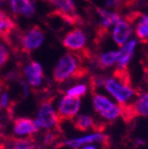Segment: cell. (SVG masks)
<instances>
[{
    "label": "cell",
    "instance_id": "cell-1",
    "mask_svg": "<svg viewBox=\"0 0 148 149\" xmlns=\"http://www.w3.org/2000/svg\"><path fill=\"white\" fill-rule=\"evenodd\" d=\"M103 87L110 97L122 108L132 104L136 97V91L131 85L125 70H117L113 76L107 77Z\"/></svg>",
    "mask_w": 148,
    "mask_h": 149
},
{
    "label": "cell",
    "instance_id": "cell-2",
    "mask_svg": "<svg viewBox=\"0 0 148 149\" xmlns=\"http://www.w3.org/2000/svg\"><path fill=\"white\" fill-rule=\"evenodd\" d=\"M82 65L79 55L72 52L63 54L53 68V79L56 83H63L81 74Z\"/></svg>",
    "mask_w": 148,
    "mask_h": 149
},
{
    "label": "cell",
    "instance_id": "cell-3",
    "mask_svg": "<svg viewBox=\"0 0 148 149\" xmlns=\"http://www.w3.org/2000/svg\"><path fill=\"white\" fill-rule=\"evenodd\" d=\"M92 106L96 114L107 122H113L123 114V108L104 93H93Z\"/></svg>",
    "mask_w": 148,
    "mask_h": 149
},
{
    "label": "cell",
    "instance_id": "cell-4",
    "mask_svg": "<svg viewBox=\"0 0 148 149\" xmlns=\"http://www.w3.org/2000/svg\"><path fill=\"white\" fill-rule=\"evenodd\" d=\"M34 121L39 130L42 128L48 132L57 127L60 119L58 117L56 108L53 106L51 100H44L39 105Z\"/></svg>",
    "mask_w": 148,
    "mask_h": 149
},
{
    "label": "cell",
    "instance_id": "cell-5",
    "mask_svg": "<svg viewBox=\"0 0 148 149\" xmlns=\"http://www.w3.org/2000/svg\"><path fill=\"white\" fill-rule=\"evenodd\" d=\"M44 40L45 32L42 28L37 25L31 26L20 35L21 49L26 53H30L42 46Z\"/></svg>",
    "mask_w": 148,
    "mask_h": 149
},
{
    "label": "cell",
    "instance_id": "cell-6",
    "mask_svg": "<svg viewBox=\"0 0 148 149\" xmlns=\"http://www.w3.org/2000/svg\"><path fill=\"white\" fill-rule=\"evenodd\" d=\"M81 100L68 96L66 94L59 100L56 107L57 115L60 120H73L80 113L81 110Z\"/></svg>",
    "mask_w": 148,
    "mask_h": 149
},
{
    "label": "cell",
    "instance_id": "cell-7",
    "mask_svg": "<svg viewBox=\"0 0 148 149\" xmlns=\"http://www.w3.org/2000/svg\"><path fill=\"white\" fill-rule=\"evenodd\" d=\"M87 34L80 27H75L68 30L62 37V45L72 53L82 52L87 46Z\"/></svg>",
    "mask_w": 148,
    "mask_h": 149
},
{
    "label": "cell",
    "instance_id": "cell-8",
    "mask_svg": "<svg viewBox=\"0 0 148 149\" xmlns=\"http://www.w3.org/2000/svg\"><path fill=\"white\" fill-rule=\"evenodd\" d=\"M107 141V136L102 132H95V133L86 134L79 137L70 138L64 140L63 145L65 147H68L71 149H80L86 145H96L104 143Z\"/></svg>",
    "mask_w": 148,
    "mask_h": 149
},
{
    "label": "cell",
    "instance_id": "cell-9",
    "mask_svg": "<svg viewBox=\"0 0 148 149\" xmlns=\"http://www.w3.org/2000/svg\"><path fill=\"white\" fill-rule=\"evenodd\" d=\"M134 32L132 22L128 19H122L121 18L115 25L112 27L111 30V36L113 42L117 46L121 47L126 42L131 40L132 34Z\"/></svg>",
    "mask_w": 148,
    "mask_h": 149
},
{
    "label": "cell",
    "instance_id": "cell-10",
    "mask_svg": "<svg viewBox=\"0 0 148 149\" xmlns=\"http://www.w3.org/2000/svg\"><path fill=\"white\" fill-rule=\"evenodd\" d=\"M23 74L27 84L32 88H39L44 83V68L37 61L31 60L30 62L25 64Z\"/></svg>",
    "mask_w": 148,
    "mask_h": 149
},
{
    "label": "cell",
    "instance_id": "cell-11",
    "mask_svg": "<svg viewBox=\"0 0 148 149\" xmlns=\"http://www.w3.org/2000/svg\"><path fill=\"white\" fill-rule=\"evenodd\" d=\"M55 8L56 14L60 15L65 21L76 23L78 20L77 5L74 0H46Z\"/></svg>",
    "mask_w": 148,
    "mask_h": 149
},
{
    "label": "cell",
    "instance_id": "cell-12",
    "mask_svg": "<svg viewBox=\"0 0 148 149\" xmlns=\"http://www.w3.org/2000/svg\"><path fill=\"white\" fill-rule=\"evenodd\" d=\"M137 45H138V40L137 38H131L128 42H126L123 46L120 47V49L117 51V59H116L117 70H126L127 65L130 64L133 56H134Z\"/></svg>",
    "mask_w": 148,
    "mask_h": 149
},
{
    "label": "cell",
    "instance_id": "cell-13",
    "mask_svg": "<svg viewBox=\"0 0 148 149\" xmlns=\"http://www.w3.org/2000/svg\"><path fill=\"white\" fill-rule=\"evenodd\" d=\"M14 133L18 137H31L39 130L35 121L26 117H19L14 121Z\"/></svg>",
    "mask_w": 148,
    "mask_h": 149
},
{
    "label": "cell",
    "instance_id": "cell-14",
    "mask_svg": "<svg viewBox=\"0 0 148 149\" xmlns=\"http://www.w3.org/2000/svg\"><path fill=\"white\" fill-rule=\"evenodd\" d=\"M10 10L15 16L31 17L35 12V5L32 0H7Z\"/></svg>",
    "mask_w": 148,
    "mask_h": 149
},
{
    "label": "cell",
    "instance_id": "cell-15",
    "mask_svg": "<svg viewBox=\"0 0 148 149\" xmlns=\"http://www.w3.org/2000/svg\"><path fill=\"white\" fill-rule=\"evenodd\" d=\"M95 10L100 17V26L103 30H108L109 28H112L121 19L120 14L116 10H111L100 6L95 7Z\"/></svg>",
    "mask_w": 148,
    "mask_h": 149
},
{
    "label": "cell",
    "instance_id": "cell-16",
    "mask_svg": "<svg viewBox=\"0 0 148 149\" xmlns=\"http://www.w3.org/2000/svg\"><path fill=\"white\" fill-rule=\"evenodd\" d=\"M128 20L132 24L135 23L134 31L136 36L141 42H148V14H141Z\"/></svg>",
    "mask_w": 148,
    "mask_h": 149
},
{
    "label": "cell",
    "instance_id": "cell-17",
    "mask_svg": "<svg viewBox=\"0 0 148 149\" xmlns=\"http://www.w3.org/2000/svg\"><path fill=\"white\" fill-rule=\"evenodd\" d=\"M17 29L16 22L8 15L0 18V38L9 45L10 34Z\"/></svg>",
    "mask_w": 148,
    "mask_h": 149
},
{
    "label": "cell",
    "instance_id": "cell-18",
    "mask_svg": "<svg viewBox=\"0 0 148 149\" xmlns=\"http://www.w3.org/2000/svg\"><path fill=\"white\" fill-rule=\"evenodd\" d=\"M133 115L148 117V92H143L137 96L132 102Z\"/></svg>",
    "mask_w": 148,
    "mask_h": 149
},
{
    "label": "cell",
    "instance_id": "cell-19",
    "mask_svg": "<svg viewBox=\"0 0 148 149\" xmlns=\"http://www.w3.org/2000/svg\"><path fill=\"white\" fill-rule=\"evenodd\" d=\"M116 59H117V51H114V50L106 51L97 56L96 64L98 68L103 70L109 68L116 65Z\"/></svg>",
    "mask_w": 148,
    "mask_h": 149
},
{
    "label": "cell",
    "instance_id": "cell-20",
    "mask_svg": "<svg viewBox=\"0 0 148 149\" xmlns=\"http://www.w3.org/2000/svg\"><path fill=\"white\" fill-rule=\"evenodd\" d=\"M95 125L94 118L88 114H79L75 118V127L80 132H86L91 128H93Z\"/></svg>",
    "mask_w": 148,
    "mask_h": 149
},
{
    "label": "cell",
    "instance_id": "cell-21",
    "mask_svg": "<svg viewBox=\"0 0 148 149\" xmlns=\"http://www.w3.org/2000/svg\"><path fill=\"white\" fill-rule=\"evenodd\" d=\"M88 91V85L85 83H79L75 84L73 86L68 87V88L65 90V94L68 96H72L75 98H80L83 97L86 95V93Z\"/></svg>",
    "mask_w": 148,
    "mask_h": 149
},
{
    "label": "cell",
    "instance_id": "cell-22",
    "mask_svg": "<svg viewBox=\"0 0 148 149\" xmlns=\"http://www.w3.org/2000/svg\"><path fill=\"white\" fill-rule=\"evenodd\" d=\"M12 149H36L32 137L17 138L12 142Z\"/></svg>",
    "mask_w": 148,
    "mask_h": 149
},
{
    "label": "cell",
    "instance_id": "cell-23",
    "mask_svg": "<svg viewBox=\"0 0 148 149\" xmlns=\"http://www.w3.org/2000/svg\"><path fill=\"white\" fill-rule=\"evenodd\" d=\"M9 50L7 44L0 38V70L8 62L9 60Z\"/></svg>",
    "mask_w": 148,
    "mask_h": 149
},
{
    "label": "cell",
    "instance_id": "cell-24",
    "mask_svg": "<svg viewBox=\"0 0 148 149\" xmlns=\"http://www.w3.org/2000/svg\"><path fill=\"white\" fill-rule=\"evenodd\" d=\"M123 0H105L104 4L105 8L111 9V10H116V9L121 8L123 5Z\"/></svg>",
    "mask_w": 148,
    "mask_h": 149
},
{
    "label": "cell",
    "instance_id": "cell-25",
    "mask_svg": "<svg viewBox=\"0 0 148 149\" xmlns=\"http://www.w3.org/2000/svg\"><path fill=\"white\" fill-rule=\"evenodd\" d=\"M9 105V95L6 91L0 93V108L4 109Z\"/></svg>",
    "mask_w": 148,
    "mask_h": 149
},
{
    "label": "cell",
    "instance_id": "cell-26",
    "mask_svg": "<svg viewBox=\"0 0 148 149\" xmlns=\"http://www.w3.org/2000/svg\"><path fill=\"white\" fill-rule=\"evenodd\" d=\"M56 139H57V136H56L53 132H51V130H48V132L45 134V137H44L45 145H51Z\"/></svg>",
    "mask_w": 148,
    "mask_h": 149
},
{
    "label": "cell",
    "instance_id": "cell-27",
    "mask_svg": "<svg viewBox=\"0 0 148 149\" xmlns=\"http://www.w3.org/2000/svg\"><path fill=\"white\" fill-rule=\"evenodd\" d=\"M82 149H97V147H96V145L91 144V145H86V146L82 147Z\"/></svg>",
    "mask_w": 148,
    "mask_h": 149
},
{
    "label": "cell",
    "instance_id": "cell-28",
    "mask_svg": "<svg viewBox=\"0 0 148 149\" xmlns=\"http://www.w3.org/2000/svg\"><path fill=\"white\" fill-rule=\"evenodd\" d=\"M4 16H6V13H4L2 9L0 8V18H1V17H4Z\"/></svg>",
    "mask_w": 148,
    "mask_h": 149
},
{
    "label": "cell",
    "instance_id": "cell-29",
    "mask_svg": "<svg viewBox=\"0 0 148 149\" xmlns=\"http://www.w3.org/2000/svg\"><path fill=\"white\" fill-rule=\"evenodd\" d=\"M0 149H6V147H5L4 144H2V143H0Z\"/></svg>",
    "mask_w": 148,
    "mask_h": 149
},
{
    "label": "cell",
    "instance_id": "cell-30",
    "mask_svg": "<svg viewBox=\"0 0 148 149\" xmlns=\"http://www.w3.org/2000/svg\"><path fill=\"white\" fill-rule=\"evenodd\" d=\"M3 2H4V0H0V5L2 4V3H3Z\"/></svg>",
    "mask_w": 148,
    "mask_h": 149
}]
</instances>
